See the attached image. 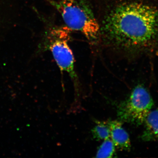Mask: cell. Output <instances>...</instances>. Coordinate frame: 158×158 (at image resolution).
Instances as JSON below:
<instances>
[{
	"instance_id": "cell-1",
	"label": "cell",
	"mask_w": 158,
	"mask_h": 158,
	"mask_svg": "<svg viewBox=\"0 0 158 158\" xmlns=\"http://www.w3.org/2000/svg\"><path fill=\"white\" fill-rule=\"evenodd\" d=\"M106 9L100 40L129 58L158 52V0H118Z\"/></svg>"
},
{
	"instance_id": "cell-2",
	"label": "cell",
	"mask_w": 158,
	"mask_h": 158,
	"mask_svg": "<svg viewBox=\"0 0 158 158\" xmlns=\"http://www.w3.org/2000/svg\"><path fill=\"white\" fill-rule=\"evenodd\" d=\"M61 15L66 27L81 33L92 45L100 40V26L87 0H47Z\"/></svg>"
},
{
	"instance_id": "cell-3",
	"label": "cell",
	"mask_w": 158,
	"mask_h": 158,
	"mask_svg": "<svg viewBox=\"0 0 158 158\" xmlns=\"http://www.w3.org/2000/svg\"><path fill=\"white\" fill-rule=\"evenodd\" d=\"M71 30L66 26L53 28L48 37V46L58 67L61 71L68 74L73 82L75 102L78 103L81 96L80 81L75 69V59L69 45Z\"/></svg>"
},
{
	"instance_id": "cell-4",
	"label": "cell",
	"mask_w": 158,
	"mask_h": 158,
	"mask_svg": "<svg viewBox=\"0 0 158 158\" xmlns=\"http://www.w3.org/2000/svg\"><path fill=\"white\" fill-rule=\"evenodd\" d=\"M153 106V101L147 88L143 85H138L117 106L118 120L137 126L141 125Z\"/></svg>"
},
{
	"instance_id": "cell-5",
	"label": "cell",
	"mask_w": 158,
	"mask_h": 158,
	"mask_svg": "<svg viewBox=\"0 0 158 158\" xmlns=\"http://www.w3.org/2000/svg\"><path fill=\"white\" fill-rule=\"evenodd\" d=\"M110 130V138L116 148L120 150L129 151L131 150V140L127 132L123 127V122L119 120L107 121Z\"/></svg>"
},
{
	"instance_id": "cell-6",
	"label": "cell",
	"mask_w": 158,
	"mask_h": 158,
	"mask_svg": "<svg viewBox=\"0 0 158 158\" xmlns=\"http://www.w3.org/2000/svg\"><path fill=\"white\" fill-rule=\"evenodd\" d=\"M143 124L144 129L141 135V140L158 142V108L151 110Z\"/></svg>"
},
{
	"instance_id": "cell-7",
	"label": "cell",
	"mask_w": 158,
	"mask_h": 158,
	"mask_svg": "<svg viewBox=\"0 0 158 158\" xmlns=\"http://www.w3.org/2000/svg\"><path fill=\"white\" fill-rule=\"evenodd\" d=\"M96 125L91 130L93 138L97 141L106 140L110 138V130L107 121L97 120Z\"/></svg>"
},
{
	"instance_id": "cell-8",
	"label": "cell",
	"mask_w": 158,
	"mask_h": 158,
	"mask_svg": "<svg viewBox=\"0 0 158 158\" xmlns=\"http://www.w3.org/2000/svg\"><path fill=\"white\" fill-rule=\"evenodd\" d=\"M116 146L111 138L103 140L97 151L95 157H113L116 153Z\"/></svg>"
}]
</instances>
